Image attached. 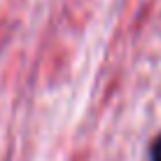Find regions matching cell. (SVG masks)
I'll return each instance as SVG.
<instances>
[{"mask_svg": "<svg viewBox=\"0 0 161 161\" xmlns=\"http://www.w3.org/2000/svg\"><path fill=\"white\" fill-rule=\"evenodd\" d=\"M149 161H161V136H157L149 145Z\"/></svg>", "mask_w": 161, "mask_h": 161, "instance_id": "6da1fadb", "label": "cell"}]
</instances>
